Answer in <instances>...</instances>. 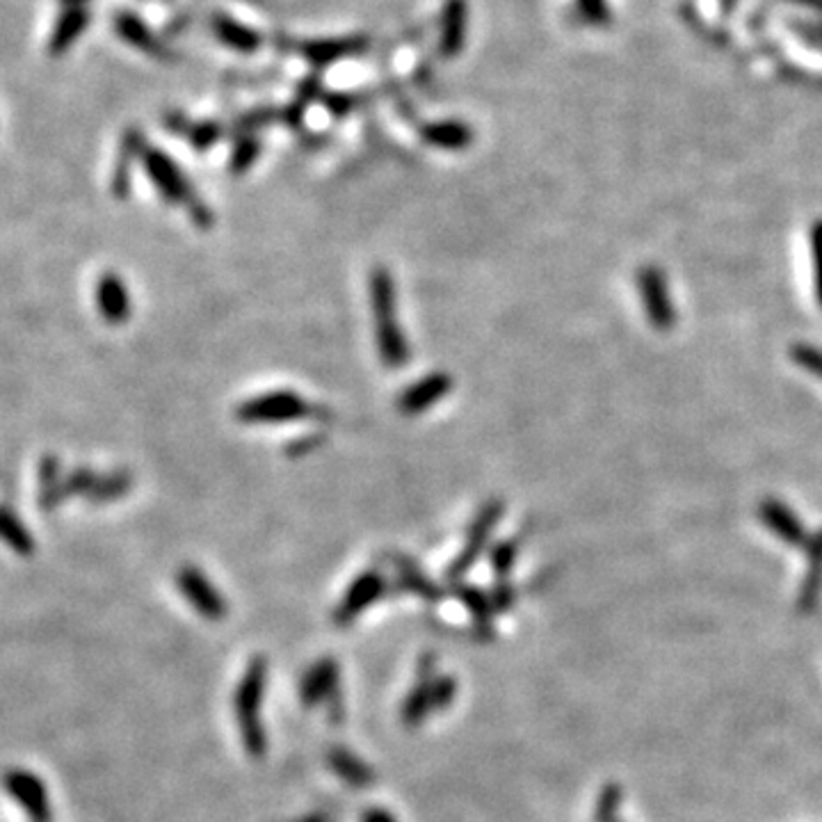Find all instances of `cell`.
Returning a JSON list of instances; mask_svg holds the SVG:
<instances>
[{
  "instance_id": "obj_7",
  "label": "cell",
  "mask_w": 822,
  "mask_h": 822,
  "mask_svg": "<svg viewBox=\"0 0 822 822\" xmlns=\"http://www.w3.org/2000/svg\"><path fill=\"white\" fill-rule=\"evenodd\" d=\"M176 587L179 592L190 601V606L195 608L199 615H204L211 622L227 617V599L215 590L211 580H208L197 567H183L179 574H176Z\"/></svg>"
},
{
  "instance_id": "obj_21",
  "label": "cell",
  "mask_w": 822,
  "mask_h": 822,
  "mask_svg": "<svg viewBox=\"0 0 822 822\" xmlns=\"http://www.w3.org/2000/svg\"><path fill=\"white\" fill-rule=\"evenodd\" d=\"M624 802V788L619 784L603 786L594 807V822H617L619 807Z\"/></svg>"
},
{
  "instance_id": "obj_6",
  "label": "cell",
  "mask_w": 822,
  "mask_h": 822,
  "mask_svg": "<svg viewBox=\"0 0 822 822\" xmlns=\"http://www.w3.org/2000/svg\"><path fill=\"white\" fill-rule=\"evenodd\" d=\"M638 290L644 302V311H647V318L651 325H654L658 332H667L672 329L676 313L674 304L670 300V290H667V281L663 270L654 268V265H644L638 270Z\"/></svg>"
},
{
  "instance_id": "obj_17",
  "label": "cell",
  "mask_w": 822,
  "mask_h": 822,
  "mask_svg": "<svg viewBox=\"0 0 822 822\" xmlns=\"http://www.w3.org/2000/svg\"><path fill=\"white\" fill-rule=\"evenodd\" d=\"M0 539L19 555H30L35 551V542H32L26 526L5 507H0Z\"/></svg>"
},
{
  "instance_id": "obj_29",
  "label": "cell",
  "mask_w": 822,
  "mask_h": 822,
  "mask_svg": "<svg viewBox=\"0 0 822 822\" xmlns=\"http://www.w3.org/2000/svg\"><path fill=\"white\" fill-rule=\"evenodd\" d=\"M617 822H619V820H617Z\"/></svg>"
},
{
  "instance_id": "obj_15",
  "label": "cell",
  "mask_w": 822,
  "mask_h": 822,
  "mask_svg": "<svg viewBox=\"0 0 822 822\" xmlns=\"http://www.w3.org/2000/svg\"><path fill=\"white\" fill-rule=\"evenodd\" d=\"M329 763H332L336 775L348 781L354 788H368L373 784V770H370L364 761L357 759L352 752H348V749H332V752H329Z\"/></svg>"
},
{
  "instance_id": "obj_23",
  "label": "cell",
  "mask_w": 822,
  "mask_h": 822,
  "mask_svg": "<svg viewBox=\"0 0 822 822\" xmlns=\"http://www.w3.org/2000/svg\"><path fill=\"white\" fill-rule=\"evenodd\" d=\"M791 357L797 366L807 370V373H811L813 377H818V380H822V350L813 348V345L797 343L793 345Z\"/></svg>"
},
{
  "instance_id": "obj_22",
  "label": "cell",
  "mask_w": 822,
  "mask_h": 822,
  "mask_svg": "<svg viewBox=\"0 0 822 822\" xmlns=\"http://www.w3.org/2000/svg\"><path fill=\"white\" fill-rule=\"evenodd\" d=\"M517 555H519V544L514 542V539H507V542L496 544L494 551H491V569H494V574L498 576L501 583H505V578L510 576V571L514 569V562H517Z\"/></svg>"
},
{
  "instance_id": "obj_4",
  "label": "cell",
  "mask_w": 822,
  "mask_h": 822,
  "mask_svg": "<svg viewBox=\"0 0 822 822\" xmlns=\"http://www.w3.org/2000/svg\"><path fill=\"white\" fill-rule=\"evenodd\" d=\"M144 163H147V172L151 176V181L156 183V188L163 192V195L172 201V204H181V206H188L190 208V217L195 220L197 227L201 229H208L213 224V213L208 211V208L192 197V190L188 181H185V176L179 172V167H176L172 160L163 153L158 151H151L147 153V158H144Z\"/></svg>"
},
{
  "instance_id": "obj_24",
  "label": "cell",
  "mask_w": 822,
  "mask_h": 822,
  "mask_svg": "<svg viewBox=\"0 0 822 822\" xmlns=\"http://www.w3.org/2000/svg\"><path fill=\"white\" fill-rule=\"evenodd\" d=\"M811 254H813V281H816V297L822 306V220L811 229Z\"/></svg>"
},
{
  "instance_id": "obj_5",
  "label": "cell",
  "mask_w": 822,
  "mask_h": 822,
  "mask_svg": "<svg viewBox=\"0 0 822 822\" xmlns=\"http://www.w3.org/2000/svg\"><path fill=\"white\" fill-rule=\"evenodd\" d=\"M503 512H505L503 501H489L487 505L480 507L478 517L473 519L469 535H466L462 553L450 562V567L446 571L448 583H459V580L469 574L473 564L482 558V553H485V548L489 544V537L491 533H494V528L498 526V521H501Z\"/></svg>"
},
{
  "instance_id": "obj_18",
  "label": "cell",
  "mask_w": 822,
  "mask_h": 822,
  "mask_svg": "<svg viewBox=\"0 0 822 822\" xmlns=\"http://www.w3.org/2000/svg\"><path fill=\"white\" fill-rule=\"evenodd\" d=\"M457 594L466 606V610H469L473 615L478 628H482V631L489 633L491 631V619H494V612H496L494 603H491L489 596L482 590H478V587H457Z\"/></svg>"
},
{
  "instance_id": "obj_25",
  "label": "cell",
  "mask_w": 822,
  "mask_h": 822,
  "mask_svg": "<svg viewBox=\"0 0 822 822\" xmlns=\"http://www.w3.org/2000/svg\"><path fill=\"white\" fill-rule=\"evenodd\" d=\"M457 692V683L450 676H441V679L432 681V711H441L453 704Z\"/></svg>"
},
{
  "instance_id": "obj_3",
  "label": "cell",
  "mask_w": 822,
  "mask_h": 822,
  "mask_svg": "<svg viewBox=\"0 0 822 822\" xmlns=\"http://www.w3.org/2000/svg\"><path fill=\"white\" fill-rule=\"evenodd\" d=\"M327 416V409L311 405L309 400L295 391L261 393V396L245 400L236 409V418L245 425H284L302 421V418H322L325 421Z\"/></svg>"
},
{
  "instance_id": "obj_2",
  "label": "cell",
  "mask_w": 822,
  "mask_h": 822,
  "mask_svg": "<svg viewBox=\"0 0 822 822\" xmlns=\"http://www.w3.org/2000/svg\"><path fill=\"white\" fill-rule=\"evenodd\" d=\"M265 679H268V663H265L263 656H259L249 663L243 681H240L236 690V717L240 724V736H243L249 756H256V759H261L265 754V731L261 724Z\"/></svg>"
},
{
  "instance_id": "obj_26",
  "label": "cell",
  "mask_w": 822,
  "mask_h": 822,
  "mask_svg": "<svg viewBox=\"0 0 822 822\" xmlns=\"http://www.w3.org/2000/svg\"><path fill=\"white\" fill-rule=\"evenodd\" d=\"M430 140L434 144H441V147H462L469 140V135L462 128H437V131L430 133Z\"/></svg>"
},
{
  "instance_id": "obj_28",
  "label": "cell",
  "mask_w": 822,
  "mask_h": 822,
  "mask_svg": "<svg viewBox=\"0 0 822 822\" xmlns=\"http://www.w3.org/2000/svg\"><path fill=\"white\" fill-rule=\"evenodd\" d=\"M364 822H396L393 820V816L389 811H382V809H373V811H368L366 813V818H364Z\"/></svg>"
},
{
  "instance_id": "obj_11",
  "label": "cell",
  "mask_w": 822,
  "mask_h": 822,
  "mask_svg": "<svg viewBox=\"0 0 822 822\" xmlns=\"http://www.w3.org/2000/svg\"><path fill=\"white\" fill-rule=\"evenodd\" d=\"M759 519L765 528H770L772 535H777L781 542L804 548L809 544V535L800 519L779 501H763L759 507Z\"/></svg>"
},
{
  "instance_id": "obj_10",
  "label": "cell",
  "mask_w": 822,
  "mask_h": 822,
  "mask_svg": "<svg viewBox=\"0 0 822 822\" xmlns=\"http://www.w3.org/2000/svg\"><path fill=\"white\" fill-rule=\"evenodd\" d=\"M96 306L108 325H124L131 318L133 302L126 284L117 272H106L96 284Z\"/></svg>"
},
{
  "instance_id": "obj_1",
  "label": "cell",
  "mask_w": 822,
  "mask_h": 822,
  "mask_svg": "<svg viewBox=\"0 0 822 822\" xmlns=\"http://www.w3.org/2000/svg\"><path fill=\"white\" fill-rule=\"evenodd\" d=\"M370 304H373L377 352L386 368L398 370L409 364L411 350L402 332L396 311V284L386 268H375L370 274Z\"/></svg>"
},
{
  "instance_id": "obj_27",
  "label": "cell",
  "mask_w": 822,
  "mask_h": 822,
  "mask_svg": "<svg viewBox=\"0 0 822 822\" xmlns=\"http://www.w3.org/2000/svg\"><path fill=\"white\" fill-rule=\"evenodd\" d=\"M491 603H494V608H496V612H503V610H507L512 606L514 603V590L510 585L507 583H501L496 587V592H494V599H491Z\"/></svg>"
},
{
  "instance_id": "obj_19",
  "label": "cell",
  "mask_w": 822,
  "mask_h": 822,
  "mask_svg": "<svg viewBox=\"0 0 822 822\" xmlns=\"http://www.w3.org/2000/svg\"><path fill=\"white\" fill-rule=\"evenodd\" d=\"M133 487L131 473H112V475H99L96 485L92 489V494L87 496L94 503H110L117 501V498L126 496Z\"/></svg>"
},
{
  "instance_id": "obj_9",
  "label": "cell",
  "mask_w": 822,
  "mask_h": 822,
  "mask_svg": "<svg viewBox=\"0 0 822 822\" xmlns=\"http://www.w3.org/2000/svg\"><path fill=\"white\" fill-rule=\"evenodd\" d=\"M453 389V377L446 373H432L423 380L407 386L398 396V411L405 416L423 414L430 407L437 405Z\"/></svg>"
},
{
  "instance_id": "obj_12",
  "label": "cell",
  "mask_w": 822,
  "mask_h": 822,
  "mask_svg": "<svg viewBox=\"0 0 822 822\" xmlns=\"http://www.w3.org/2000/svg\"><path fill=\"white\" fill-rule=\"evenodd\" d=\"M7 788H10V793L16 800H21L23 807L37 822H46L48 816H51L46 791L39 779L28 775V772H12V775H7Z\"/></svg>"
},
{
  "instance_id": "obj_13",
  "label": "cell",
  "mask_w": 822,
  "mask_h": 822,
  "mask_svg": "<svg viewBox=\"0 0 822 822\" xmlns=\"http://www.w3.org/2000/svg\"><path fill=\"white\" fill-rule=\"evenodd\" d=\"M804 551L809 555V571L800 587V594H797V610L807 615V612L816 608L822 590V530L809 537V544L804 546Z\"/></svg>"
},
{
  "instance_id": "obj_8",
  "label": "cell",
  "mask_w": 822,
  "mask_h": 822,
  "mask_svg": "<svg viewBox=\"0 0 822 822\" xmlns=\"http://www.w3.org/2000/svg\"><path fill=\"white\" fill-rule=\"evenodd\" d=\"M386 590L384 576L380 571H364L359 578L352 580L348 592L343 594L341 603L334 610L336 626H348L357 619L361 612L373 606Z\"/></svg>"
},
{
  "instance_id": "obj_14",
  "label": "cell",
  "mask_w": 822,
  "mask_h": 822,
  "mask_svg": "<svg viewBox=\"0 0 822 822\" xmlns=\"http://www.w3.org/2000/svg\"><path fill=\"white\" fill-rule=\"evenodd\" d=\"M338 683V665L332 658H322L306 672L302 681V701L306 706H316L332 695Z\"/></svg>"
},
{
  "instance_id": "obj_16",
  "label": "cell",
  "mask_w": 822,
  "mask_h": 822,
  "mask_svg": "<svg viewBox=\"0 0 822 822\" xmlns=\"http://www.w3.org/2000/svg\"><path fill=\"white\" fill-rule=\"evenodd\" d=\"M396 571H398V580H400V587L407 592H414L418 596H423L427 601H439L441 599V590L437 585L432 583V580H427L421 571L416 569V564H411L407 558H398L396 560Z\"/></svg>"
},
{
  "instance_id": "obj_20",
  "label": "cell",
  "mask_w": 822,
  "mask_h": 822,
  "mask_svg": "<svg viewBox=\"0 0 822 822\" xmlns=\"http://www.w3.org/2000/svg\"><path fill=\"white\" fill-rule=\"evenodd\" d=\"M430 711H432V681H423L411 690L405 706H402V720H405V724H409V727H414V724L423 722L425 715Z\"/></svg>"
}]
</instances>
